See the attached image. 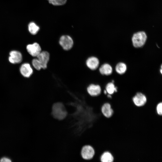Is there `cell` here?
<instances>
[{"label":"cell","instance_id":"cell-7","mask_svg":"<svg viewBox=\"0 0 162 162\" xmlns=\"http://www.w3.org/2000/svg\"><path fill=\"white\" fill-rule=\"evenodd\" d=\"M88 94L91 96L97 97L101 92V88L98 85L92 84L89 85L86 88Z\"/></svg>","mask_w":162,"mask_h":162},{"label":"cell","instance_id":"cell-6","mask_svg":"<svg viewBox=\"0 0 162 162\" xmlns=\"http://www.w3.org/2000/svg\"><path fill=\"white\" fill-rule=\"evenodd\" d=\"M26 50L28 53L33 57H37L41 51L40 46L36 42L27 45Z\"/></svg>","mask_w":162,"mask_h":162},{"label":"cell","instance_id":"cell-18","mask_svg":"<svg viewBox=\"0 0 162 162\" xmlns=\"http://www.w3.org/2000/svg\"><path fill=\"white\" fill-rule=\"evenodd\" d=\"M34 67L37 70H40L42 69L41 65L37 58L33 59L32 62Z\"/></svg>","mask_w":162,"mask_h":162},{"label":"cell","instance_id":"cell-21","mask_svg":"<svg viewBox=\"0 0 162 162\" xmlns=\"http://www.w3.org/2000/svg\"><path fill=\"white\" fill-rule=\"evenodd\" d=\"M104 93L105 94H107V92L106 91V90H104Z\"/></svg>","mask_w":162,"mask_h":162},{"label":"cell","instance_id":"cell-14","mask_svg":"<svg viewBox=\"0 0 162 162\" xmlns=\"http://www.w3.org/2000/svg\"><path fill=\"white\" fill-rule=\"evenodd\" d=\"M115 69L118 73L122 74L125 73L126 71L127 66L124 63L120 62L116 65Z\"/></svg>","mask_w":162,"mask_h":162},{"label":"cell","instance_id":"cell-15","mask_svg":"<svg viewBox=\"0 0 162 162\" xmlns=\"http://www.w3.org/2000/svg\"><path fill=\"white\" fill-rule=\"evenodd\" d=\"M29 32L32 34H36L39 30V27L34 22L30 23L28 26Z\"/></svg>","mask_w":162,"mask_h":162},{"label":"cell","instance_id":"cell-19","mask_svg":"<svg viewBox=\"0 0 162 162\" xmlns=\"http://www.w3.org/2000/svg\"><path fill=\"white\" fill-rule=\"evenodd\" d=\"M156 111L157 114L159 116L162 115V102H159L157 104L156 106Z\"/></svg>","mask_w":162,"mask_h":162},{"label":"cell","instance_id":"cell-1","mask_svg":"<svg viewBox=\"0 0 162 162\" xmlns=\"http://www.w3.org/2000/svg\"><path fill=\"white\" fill-rule=\"evenodd\" d=\"M147 38V35L144 32H136L133 34L132 38L133 45L136 48L141 47L145 44Z\"/></svg>","mask_w":162,"mask_h":162},{"label":"cell","instance_id":"cell-11","mask_svg":"<svg viewBox=\"0 0 162 162\" xmlns=\"http://www.w3.org/2000/svg\"><path fill=\"white\" fill-rule=\"evenodd\" d=\"M20 71L23 76L28 78L32 74L33 70L29 63H24L21 65L20 68Z\"/></svg>","mask_w":162,"mask_h":162},{"label":"cell","instance_id":"cell-5","mask_svg":"<svg viewBox=\"0 0 162 162\" xmlns=\"http://www.w3.org/2000/svg\"><path fill=\"white\" fill-rule=\"evenodd\" d=\"M134 104L138 107H142L147 103V98L144 94L141 92L137 93L132 98Z\"/></svg>","mask_w":162,"mask_h":162},{"label":"cell","instance_id":"cell-2","mask_svg":"<svg viewBox=\"0 0 162 162\" xmlns=\"http://www.w3.org/2000/svg\"><path fill=\"white\" fill-rule=\"evenodd\" d=\"M59 43L63 50L68 51L73 47L74 41L72 38L69 36L64 35L60 38Z\"/></svg>","mask_w":162,"mask_h":162},{"label":"cell","instance_id":"cell-3","mask_svg":"<svg viewBox=\"0 0 162 162\" xmlns=\"http://www.w3.org/2000/svg\"><path fill=\"white\" fill-rule=\"evenodd\" d=\"M94 148L89 145L83 146L81 148L80 154L82 158L85 160L92 159L95 154Z\"/></svg>","mask_w":162,"mask_h":162},{"label":"cell","instance_id":"cell-17","mask_svg":"<svg viewBox=\"0 0 162 162\" xmlns=\"http://www.w3.org/2000/svg\"><path fill=\"white\" fill-rule=\"evenodd\" d=\"M49 3L54 5H61L65 3L67 0H47Z\"/></svg>","mask_w":162,"mask_h":162},{"label":"cell","instance_id":"cell-8","mask_svg":"<svg viewBox=\"0 0 162 162\" xmlns=\"http://www.w3.org/2000/svg\"><path fill=\"white\" fill-rule=\"evenodd\" d=\"M101 111L103 115L107 118H110L114 113L111 104L107 102L104 103L102 105Z\"/></svg>","mask_w":162,"mask_h":162},{"label":"cell","instance_id":"cell-20","mask_svg":"<svg viewBox=\"0 0 162 162\" xmlns=\"http://www.w3.org/2000/svg\"><path fill=\"white\" fill-rule=\"evenodd\" d=\"M0 162H11L10 159L7 157H3L1 158L0 160Z\"/></svg>","mask_w":162,"mask_h":162},{"label":"cell","instance_id":"cell-12","mask_svg":"<svg viewBox=\"0 0 162 162\" xmlns=\"http://www.w3.org/2000/svg\"><path fill=\"white\" fill-rule=\"evenodd\" d=\"M101 162H113L114 161L112 154L109 151H105L101 154L100 157Z\"/></svg>","mask_w":162,"mask_h":162},{"label":"cell","instance_id":"cell-10","mask_svg":"<svg viewBox=\"0 0 162 162\" xmlns=\"http://www.w3.org/2000/svg\"><path fill=\"white\" fill-rule=\"evenodd\" d=\"M99 61L96 57L92 56L87 58L86 62V66L92 70L96 69L99 66Z\"/></svg>","mask_w":162,"mask_h":162},{"label":"cell","instance_id":"cell-16","mask_svg":"<svg viewBox=\"0 0 162 162\" xmlns=\"http://www.w3.org/2000/svg\"><path fill=\"white\" fill-rule=\"evenodd\" d=\"M106 90L109 94L112 95L117 92V88L113 82L108 83L106 87Z\"/></svg>","mask_w":162,"mask_h":162},{"label":"cell","instance_id":"cell-4","mask_svg":"<svg viewBox=\"0 0 162 162\" xmlns=\"http://www.w3.org/2000/svg\"><path fill=\"white\" fill-rule=\"evenodd\" d=\"M36 57L41 65L42 68L44 69L46 68L50 59L49 53L46 51H41Z\"/></svg>","mask_w":162,"mask_h":162},{"label":"cell","instance_id":"cell-13","mask_svg":"<svg viewBox=\"0 0 162 162\" xmlns=\"http://www.w3.org/2000/svg\"><path fill=\"white\" fill-rule=\"evenodd\" d=\"M99 70L101 74L109 75L112 74V69L110 65L108 64L105 63L102 64L100 67L99 69Z\"/></svg>","mask_w":162,"mask_h":162},{"label":"cell","instance_id":"cell-9","mask_svg":"<svg viewBox=\"0 0 162 162\" xmlns=\"http://www.w3.org/2000/svg\"><path fill=\"white\" fill-rule=\"evenodd\" d=\"M8 58L10 62L12 64L20 63L22 60V56L21 53L16 50H12L9 53Z\"/></svg>","mask_w":162,"mask_h":162}]
</instances>
